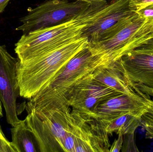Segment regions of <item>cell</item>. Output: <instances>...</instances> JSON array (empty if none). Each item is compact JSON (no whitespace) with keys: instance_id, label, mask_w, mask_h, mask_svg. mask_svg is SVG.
<instances>
[{"instance_id":"obj_26","label":"cell","mask_w":153,"mask_h":152,"mask_svg":"<svg viewBox=\"0 0 153 152\" xmlns=\"http://www.w3.org/2000/svg\"></svg>"},{"instance_id":"obj_2","label":"cell","mask_w":153,"mask_h":152,"mask_svg":"<svg viewBox=\"0 0 153 152\" xmlns=\"http://www.w3.org/2000/svg\"><path fill=\"white\" fill-rule=\"evenodd\" d=\"M26 123L41 152H73L77 129L71 107L35 109L26 107Z\"/></svg>"},{"instance_id":"obj_22","label":"cell","mask_w":153,"mask_h":152,"mask_svg":"<svg viewBox=\"0 0 153 152\" xmlns=\"http://www.w3.org/2000/svg\"><path fill=\"white\" fill-rule=\"evenodd\" d=\"M136 87L141 91L142 93L150 96V97H153V89H150L143 85L139 84H134Z\"/></svg>"},{"instance_id":"obj_21","label":"cell","mask_w":153,"mask_h":152,"mask_svg":"<svg viewBox=\"0 0 153 152\" xmlns=\"http://www.w3.org/2000/svg\"><path fill=\"white\" fill-rule=\"evenodd\" d=\"M137 13L146 18L153 19V4L137 12Z\"/></svg>"},{"instance_id":"obj_4","label":"cell","mask_w":153,"mask_h":152,"mask_svg":"<svg viewBox=\"0 0 153 152\" xmlns=\"http://www.w3.org/2000/svg\"><path fill=\"white\" fill-rule=\"evenodd\" d=\"M103 64L100 57L92 55L87 46L76 54L45 88L29 100L26 107L49 109L70 107L69 97L75 86Z\"/></svg>"},{"instance_id":"obj_16","label":"cell","mask_w":153,"mask_h":152,"mask_svg":"<svg viewBox=\"0 0 153 152\" xmlns=\"http://www.w3.org/2000/svg\"><path fill=\"white\" fill-rule=\"evenodd\" d=\"M148 106L140 118L141 126L146 130V137L153 139V99H147Z\"/></svg>"},{"instance_id":"obj_24","label":"cell","mask_w":153,"mask_h":152,"mask_svg":"<svg viewBox=\"0 0 153 152\" xmlns=\"http://www.w3.org/2000/svg\"><path fill=\"white\" fill-rule=\"evenodd\" d=\"M67 1H79L88 2H92L96 1H102V0H67ZM107 1H108V0H107Z\"/></svg>"},{"instance_id":"obj_9","label":"cell","mask_w":153,"mask_h":152,"mask_svg":"<svg viewBox=\"0 0 153 152\" xmlns=\"http://www.w3.org/2000/svg\"><path fill=\"white\" fill-rule=\"evenodd\" d=\"M92 73L75 86L68 101V105L72 109L91 117L102 102L114 95L122 94L94 79Z\"/></svg>"},{"instance_id":"obj_20","label":"cell","mask_w":153,"mask_h":152,"mask_svg":"<svg viewBox=\"0 0 153 152\" xmlns=\"http://www.w3.org/2000/svg\"><path fill=\"white\" fill-rule=\"evenodd\" d=\"M117 139H115L113 144L109 149L110 152H120L122 149L124 141V136L121 134H119Z\"/></svg>"},{"instance_id":"obj_3","label":"cell","mask_w":153,"mask_h":152,"mask_svg":"<svg viewBox=\"0 0 153 152\" xmlns=\"http://www.w3.org/2000/svg\"><path fill=\"white\" fill-rule=\"evenodd\" d=\"M89 44L83 35L41 57L19 62L20 96L30 100L45 88L76 54Z\"/></svg>"},{"instance_id":"obj_12","label":"cell","mask_w":153,"mask_h":152,"mask_svg":"<svg viewBox=\"0 0 153 152\" xmlns=\"http://www.w3.org/2000/svg\"><path fill=\"white\" fill-rule=\"evenodd\" d=\"M136 14L128 7V0H122L111 11L86 28L83 35L88 37L89 43L108 39L128 25Z\"/></svg>"},{"instance_id":"obj_19","label":"cell","mask_w":153,"mask_h":152,"mask_svg":"<svg viewBox=\"0 0 153 152\" xmlns=\"http://www.w3.org/2000/svg\"><path fill=\"white\" fill-rule=\"evenodd\" d=\"M122 151H128V149H134L135 151H139L134 142V134L124 135Z\"/></svg>"},{"instance_id":"obj_1","label":"cell","mask_w":153,"mask_h":152,"mask_svg":"<svg viewBox=\"0 0 153 152\" xmlns=\"http://www.w3.org/2000/svg\"><path fill=\"white\" fill-rule=\"evenodd\" d=\"M120 0L94 2L88 9L64 23L23 35L15 44L19 62L36 59L81 37L86 28L111 11Z\"/></svg>"},{"instance_id":"obj_23","label":"cell","mask_w":153,"mask_h":152,"mask_svg":"<svg viewBox=\"0 0 153 152\" xmlns=\"http://www.w3.org/2000/svg\"><path fill=\"white\" fill-rule=\"evenodd\" d=\"M10 0H0V13L3 12Z\"/></svg>"},{"instance_id":"obj_8","label":"cell","mask_w":153,"mask_h":152,"mask_svg":"<svg viewBox=\"0 0 153 152\" xmlns=\"http://www.w3.org/2000/svg\"><path fill=\"white\" fill-rule=\"evenodd\" d=\"M149 97L144 93L114 95L99 104L91 117L105 129L110 123L126 114H133L140 119L148 106Z\"/></svg>"},{"instance_id":"obj_17","label":"cell","mask_w":153,"mask_h":152,"mask_svg":"<svg viewBox=\"0 0 153 152\" xmlns=\"http://www.w3.org/2000/svg\"><path fill=\"white\" fill-rule=\"evenodd\" d=\"M128 7L131 10L137 12L153 4V0H128Z\"/></svg>"},{"instance_id":"obj_10","label":"cell","mask_w":153,"mask_h":152,"mask_svg":"<svg viewBox=\"0 0 153 152\" xmlns=\"http://www.w3.org/2000/svg\"><path fill=\"white\" fill-rule=\"evenodd\" d=\"M72 110L77 124L73 152H109L110 143L105 129L93 118Z\"/></svg>"},{"instance_id":"obj_7","label":"cell","mask_w":153,"mask_h":152,"mask_svg":"<svg viewBox=\"0 0 153 152\" xmlns=\"http://www.w3.org/2000/svg\"><path fill=\"white\" fill-rule=\"evenodd\" d=\"M19 60L12 56L4 46L0 45V100L7 123L12 127L19 123L17 101L19 94L18 68Z\"/></svg>"},{"instance_id":"obj_15","label":"cell","mask_w":153,"mask_h":152,"mask_svg":"<svg viewBox=\"0 0 153 152\" xmlns=\"http://www.w3.org/2000/svg\"><path fill=\"white\" fill-rule=\"evenodd\" d=\"M140 126V119L133 114H127L110 123L105 128V131L109 135L115 133L124 136L135 134L137 129Z\"/></svg>"},{"instance_id":"obj_6","label":"cell","mask_w":153,"mask_h":152,"mask_svg":"<svg viewBox=\"0 0 153 152\" xmlns=\"http://www.w3.org/2000/svg\"><path fill=\"white\" fill-rule=\"evenodd\" d=\"M94 2L45 1L35 8L28 9V13L20 19L21 25L16 30L22 31L23 35H25L34 30L64 23L84 11Z\"/></svg>"},{"instance_id":"obj_18","label":"cell","mask_w":153,"mask_h":152,"mask_svg":"<svg viewBox=\"0 0 153 152\" xmlns=\"http://www.w3.org/2000/svg\"><path fill=\"white\" fill-rule=\"evenodd\" d=\"M0 152H16L11 142L5 137L0 125Z\"/></svg>"},{"instance_id":"obj_11","label":"cell","mask_w":153,"mask_h":152,"mask_svg":"<svg viewBox=\"0 0 153 152\" xmlns=\"http://www.w3.org/2000/svg\"><path fill=\"white\" fill-rule=\"evenodd\" d=\"M120 60L125 75L131 82L153 89V38Z\"/></svg>"},{"instance_id":"obj_13","label":"cell","mask_w":153,"mask_h":152,"mask_svg":"<svg viewBox=\"0 0 153 152\" xmlns=\"http://www.w3.org/2000/svg\"><path fill=\"white\" fill-rule=\"evenodd\" d=\"M93 78L120 93L128 95H143L125 75L120 59L99 66L92 73Z\"/></svg>"},{"instance_id":"obj_5","label":"cell","mask_w":153,"mask_h":152,"mask_svg":"<svg viewBox=\"0 0 153 152\" xmlns=\"http://www.w3.org/2000/svg\"><path fill=\"white\" fill-rule=\"evenodd\" d=\"M153 38V19L146 18L137 12L133 19L112 37L89 43L93 56L103 64L117 61L122 57Z\"/></svg>"},{"instance_id":"obj_14","label":"cell","mask_w":153,"mask_h":152,"mask_svg":"<svg viewBox=\"0 0 153 152\" xmlns=\"http://www.w3.org/2000/svg\"><path fill=\"white\" fill-rule=\"evenodd\" d=\"M12 144L16 152H39L36 138L25 120L11 129Z\"/></svg>"},{"instance_id":"obj_25","label":"cell","mask_w":153,"mask_h":152,"mask_svg":"<svg viewBox=\"0 0 153 152\" xmlns=\"http://www.w3.org/2000/svg\"><path fill=\"white\" fill-rule=\"evenodd\" d=\"M3 117L2 107V103L0 100V118Z\"/></svg>"}]
</instances>
